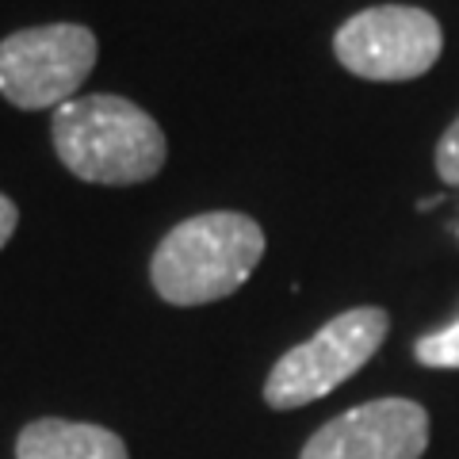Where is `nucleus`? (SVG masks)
I'll list each match as a JSON object with an SVG mask.
<instances>
[{"mask_svg":"<svg viewBox=\"0 0 459 459\" xmlns=\"http://www.w3.org/2000/svg\"><path fill=\"white\" fill-rule=\"evenodd\" d=\"M50 142L77 180L126 188L153 180L165 165V134L150 111L123 96H77L50 119Z\"/></svg>","mask_w":459,"mask_h":459,"instance_id":"1","label":"nucleus"},{"mask_svg":"<svg viewBox=\"0 0 459 459\" xmlns=\"http://www.w3.org/2000/svg\"><path fill=\"white\" fill-rule=\"evenodd\" d=\"M264 256V230L241 211H207L161 238L150 280L172 307H204L234 295Z\"/></svg>","mask_w":459,"mask_h":459,"instance_id":"2","label":"nucleus"},{"mask_svg":"<svg viewBox=\"0 0 459 459\" xmlns=\"http://www.w3.org/2000/svg\"><path fill=\"white\" fill-rule=\"evenodd\" d=\"M391 318L379 307H356L325 322L307 344L283 352L264 379V402L272 410H299L337 391L352 379L386 341Z\"/></svg>","mask_w":459,"mask_h":459,"instance_id":"3","label":"nucleus"},{"mask_svg":"<svg viewBox=\"0 0 459 459\" xmlns=\"http://www.w3.org/2000/svg\"><path fill=\"white\" fill-rule=\"evenodd\" d=\"M96 65V35L81 23L23 27L0 42V96L20 111H47L77 100Z\"/></svg>","mask_w":459,"mask_h":459,"instance_id":"4","label":"nucleus"},{"mask_svg":"<svg viewBox=\"0 0 459 459\" xmlns=\"http://www.w3.org/2000/svg\"><path fill=\"white\" fill-rule=\"evenodd\" d=\"M440 50V23L425 8L406 4L356 12L333 35L337 62L364 81H413L437 65Z\"/></svg>","mask_w":459,"mask_h":459,"instance_id":"5","label":"nucleus"},{"mask_svg":"<svg viewBox=\"0 0 459 459\" xmlns=\"http://www.w3.org/2000/svg\"><path fill=\"white\" fill-rule=\"evenodd\" d=\"M429 413L410 398H376L325 421L299 459H421Z\"/></svg>","mask_w":459,"mask_h":459,"instance_id":"6","label":"nucleus"},{"mask_svg":"<svg viewBox=\"0 0 459 459\" xmlns=\"http://www.w3.org/2000/svg\"><path fill=\"white\" fill-rule=\"evenodd\" d=\"M16 459H131L126 444L104 425L39 418L20 433Z\"/></svg>","mask_w":459,"mask_h":459,"instance_id":"7","label":"nucleus"},{"mask_svg":"<svg viewBox=\"0 0 459 459\" xmlns=\"http://www.w3.org/2000/svg\"><path fill=\"white\" fill-rule=\"evenodd\" d=\"M413 356H418V364H425V368H444V371L459 368V318L452 325L437 329V333H425L413 344Z\"/></svg>","mask_w":459,"mask_h":459,"instance_id":"8","label":"nucleus"},{"mask_svg":"<svg viewBox=\"0 0 459 459\" xmlns=\"http://www.w3.org/2000/svg\"><path fill=\"white\" fill-rule=\"evenodd\" d=\"M437 172L444 184L459 188V119L444 131V138L437 142Z\"/></svg>","mask_w":459,"mask_h":459,"instance_id":"9","label":"nucleus"},{"mask_svg":"<svg viewBox=\"0 0 459 459\" xmlns=\"http://www.w3.org/2000/svg\"><path fill=\"white\" fill-rule=\"evenodd\" d=\"M16 222H20V211L8 195H0V249L8 246V238L16 234Z\"/></svg>","mask_w":459,"mask_h":459,"instance_id":"10","label":"nucleus"}]
</instances>
